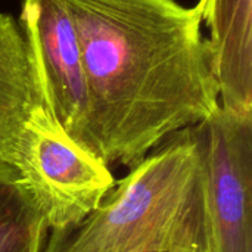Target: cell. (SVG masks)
<instances>
[{
	"label": "cell",
	"instance_id": "1",
	"mask_svg": "<svg viewBox=\"0 0 252 252\" xmlns=\"http://www.w3.org/2000/svg\"><path fill=\"white\" fill-rule=\"evenodd\" d=\"M86 81L77 142L131 170L168 136L220 106L198 4L176 0H63Z\"/></svg>",
	"mask_w": 252,
	"mask_h": 252
},
{
	"label": "cell",
	"instance_id": "2",
	"mask_svg": "<svg viewBox=\"0 0 252 252\" xmlns=\"http://www.w3.org/2000/svg\"><path fill=\"white\" fill-rule=\"evenodd\" d=\"M204 252L201 167L189 127L168 136L77 224L49 230L41 252Z\"/></svg>",
	"mask_w": 252,
	"mask_h": 252
},
{
	"label": "cell",
	"instance_id": "3",
	"mask_svg": "<svg viewBox=\"0 0 252 252\" xmlns=\"http://www.w3.org/2000/svg\"><path fill=\"white\" fill-rule=\"evenodd\" d=\"M12 167L49 230L81 221L117 183L109 165L72 139L43 105L25 124Z\"/></svg>",
	"mask_w": 252,
	"mask_h": 252
},
{
	"label": "cell",
	"instance_id": "4",
	"mask_svg": "<svg viewBox=\"0 0 252 252\" xmlns=\"http://www.w3.org/2000/svg\"><path fill=\"white\" fill-rule=\"evenodd\" d=\"M189 131L201 167L204 252H252V114L220 105Z\"/></svg>",
	"mask_w": 252,
	"mask_h": 252
},
{
	"label": "cell",
	"instance_id": "5",
	"mask_svg": "<svg viewBox=\"0 0 252 252\" xmlns=\"http://www.w3.org/2000/svg\"><path fill=\"white\" fill-rule=\"evenodd\" d=\"M19 25L43 106L77 140L86 111V81L77 30L65 1L22 0Z\"/></svg>",
	"mask_w": 252,
	"mask_h": 252
},
{
	"label": "cell",
	"instance_id": "6",
	"mask_svg": "<svg viewBox=\"0 0 252 252\" xmlns=\"http://www.w3.org/2000/svg\"><path fill=\"white\" fill-rule=\"evenodd\" d=\"M220 105L252 114V0H201Z\"/></svg>",
	"mask_w": 252,
	"mask_h": 252
},
{
	"label": "cell",
	"instance_id": "7",
	"mask_svg": "<svg viewBox=\"0 0 252 252\" xmlns=\"http://www.w3.org/2000/svg\"><path fill=\"white\" fill-rule=\"evenodd\" d=\"M43 105L19 22L0 12V164H13L22 130Z\"/></svg>",
	"mask_w": 252,
	"mask_h": 252
},
{
	"label": "cell",
	"instance_id": "8",
	"mask_svg": "<svg viewBox=\"0 0 252 252\" xmlns=\"http://www.w3.org/2000/svg\"><path fill=\"white\" fill-rule=\"evenodd\" d=\"M49 227L15 167L0 164V252H41Z\"/></svg>",
	"mask_w": 252,
	"mask_h": 252
},
{
	"label": "cell",
	"instance_id": "9",
	"mask_svg": "<svg viewBox=\"0 0 252 252\" xmlns=\"http://www.w3.org/2000/svg\"><path fill=\"white\" fill-rule=\"evenodd\" d=\"M130 252H167L164 248L161 247H157V245H145V247H140L137 250H133Z\"/></svg>",
	"mask_w": 252,
	"mask_h": 252
}]
</instances>
